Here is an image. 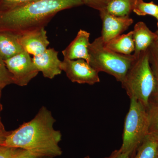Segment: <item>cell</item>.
Masks as SVG:
<instances>
[{
    "instance_id": "1",
    "label": "cell",
    "mask_w": 158,
    "mask_h": 158,
    "mask_svg": "<svg viewBox=\"0 0 158 158\" xmlns=\"http://www.w3.org/2000/svg\"><path fill=\"white\" fill-rule=\"evenodd\" d=\"M56 122L52 112L43 106L33 119L11 131L3 145L39 155L53 158L59 156L62 153L59 146L62 134L54 129Z\"/></svg>"
},
{
    "instance_id": "2",
    "label": "cell",
    "mask_w": 158,
    "mask_h": 158,
    "mask_svg": "<svg viewBox=\"0 0 158 158\" xmlns=\"http://www.w3.org/2000/svg\"><path fill=\"white\" fill-rule=\"evenodd\" d=\"M83 5V0H37L0 12V32L21 36L45 27L59 11Z\"/></svg>"
},
{
    "instance_id": "3",
    "label": "cell",
    "mask_w": 158,
    "mask_h": 158,
    "mask_svg": "<svg viewBox=\"0 0 158 158\" xmlns=\"http://www.w3.org/2000/svg\"><path fill=\"white\" fill-rule=\"evenodd\" d=\"M130 99H135L147 109L156 89V81L149 62V49L135 57L121 82Z\"/></svg>"
},
{
    "instance_id": "4",
    "label": "cell",
    "mask_w": 158,
    "mask_h": 158,
    "mask_svg": "<svg viewBox=\"0 0 158 158\" xmlns=\"http://www.w3.org/2000/svg\"><path fill=\"white\" fill-rule=\"evenodd\" d=\"M88 50L90 66L98 73L112 76L120 83L135 59L133 55H123L107 48L101 37L90 44Z\"/></svg>"
},
{
    "instance_id": "5",
    "label": "cell",
    "mask_w": 158,
    "mask_h": 158,
    "mask_svg": "<svg viewBox=\"0 0 158 158\" xmlns=\"http://www.w3.org/2000/svg\"><path fill=\"white\" fill-rule=\"evenodd\" d=\"M130 108L125 119L120 149L133 158L148 135V114L146 109L135 99H130Z\"/></svg>"
},
{
    "instance_id": "6",
    "label": "cell",
    "mask_w": 158,
    "mask_h": 158,
    "mask_svg": "<svg viewBox=\"0 0 158 158\" xmlns=\"http://www.w3.org/2000/svg\"><path fill=\"white\" fill-rule=\"evenodd\" d=\"M4 62L12 76L13 84L21 87L28 85L39 72L30 54L24 50Z\"/></svg>"
},
{
    "instance_id": "7",
    "label": "cell",
    "mask_w": 158,
    "mask_h": 158,
    "mask_svg": "<svg viewBox=\"0 0 158 158\" xmlns=\"http://www.w3.org/2000/svg\"><path fill=\"white\" fill-rule=\"evenodd\" d=\"M61 68L73 83L94 85L100 81L98 72L85 59H64L61 63Z\"/></svg>"
},
{
    "instance_id": "8",
    "label": "cell",
    "mask_w": 158,
    "mask_h": 158,
    "mask_svg": "<svg viewBox=\"0 0 158 158\" xmlns=\"http://www.w3.org/2000/svg\"><path fill=\"white\" fill-rule=\"evenodd\" d=\"M99 12L102 21L101 37L105 43L121 35L134 22L129 16L118 17L112 15L105 10Z\"/></svg>"
},
{
    "instance_id": "9",
    "label": "cell",
    "mask_w": 158,
    "mask_h": 158,
    "mask_svg": "<svg viewBox=\"0 0 158 158\" xmlns=\"http://www.w3.org/2000/svg\"><path fill=\"white\" fill-rule=\"evenodd\" d=\"M32 60L37 70L45 78L52 79L62 73V61L58 58V52L53 48H48L42 53L34 56Z\"/></svg>"
},
{
    "instance_id": "10",
    "label": "cell",
    "mask_w": 158,
    "mask_h": 158,
    "mask_svg": "<svg viewBox=\"0 0 158 158\" xmlns=\"http://www.w3.org/2000/svg\"><path fill=\"white\" fill-rule=\"evenodd\" d=\"M19 39L24 50L34 56L46 50L50 44L45 27L26 33L19 36Z\"/></svg>"
},
{
    "instance_id": "11",
    "label": "cell",
    "mask_w": 158,
    "mask_h": 158,
    "mask_svg": "<svg viewBox=\"0 0 158 158\" xmlns=\"http://www.w3.org/2000/svg\"><path fill=\"white\" fill-rule=\"evenodd\" d=\"M90 33L83 30H80L76 37L64 50L62 51L64 59L69 60L83 59L89 63L90 56L89 54Z\"/></svg>"
},
{
    "instance_id": "12",
    "label": "cell",
    "mask_w": 158,
    "mask_h": 158,
    "mask_svg": "<svg viewBox=\"0 0 158 158\" xmlns=\"http://www.w3.org/2000/svg\"><path fill=\"white\" fill-rule=\"evenodd\" d=\"M133 32L135 43L134 56H138L141 52L147 50L156 41L157 34L151 31L144 22H139L136 24Z\"/></svg>"
},
{
    "instance_id": "13",
    "label": "cell",
    "mask_w": 158,
    "mask_h": 158,
    "mask_svg": "<svg viewBox=\"0 0 158 158\" xmlns=\"http://www.w3.org/2000/svg\"><path fill=\"white\" fill-rule=\"evenodd\" d=\"M19 38L18 35L8 32H0V57L4 61L24 51Z\"/></svg>"
},
{
    "instance_id": "14",
    "label": "cell",
    "mask_w": 158,
    "mask_h": 158,
    "mask_svg": "<svg viewBox=\"0 0 158 158\" xmlns=\"http://www.w3.org/2000/svg\"><path fill=\"white\" fill-rule=\"evenodd\" d=\"M104 44L107 48L118 53L131 55L135 49L132 31L127 34L119 35L109 42L104 43Z\"/></svg>"
},
{
    "instance_id": "15",
    "label": "cell",
    "mask_w": 158,
    "mask_h": 158,
    "mask_svg": "<svg viewBox=\"0 0 158 158\" xmlns=\"http://www.w3.org/2000/svg\"><path fill=\"white\" fill-rule=\"evenodd\" d=\"M136 0H110L105 11L118 17L129 16L133 11Z\"/></svg>"
},
{
    "instance_id": "16",
    "label": "cell",
    "mask_w": 158,
    "mask_h": 158,
    "mask_svg": "<svg viewBox=\"0 0 158 158\" xmlns=\"http://www.w3.org/2000/svg\"><path fill=\"white\" fill-rule=\"evenodd\" d=\"M148 114V135L158 141V98L151 97L147 109Z\"/></svg>"
},
{
    "instance_id": "17",
    "label": "cell",
    "mask_w": 158,
    "mask_h": 158,
    "mask_svg": "<svg viewBox=\"0 0 158 158\" xmlns=\"http://www.w3.org/2000/svg\"><path fill=\"white\" fill-rule=\"evenodd\" d=\"M158 141L148 135L133 158H158Z\"/></svg>"
},
{
    "instance_id": "18",
    "label": "cell",
    "mask_w": 158,
    "mask_h": 158,
    "mask_svg": "<svg viewBox=\"0 0 158 158\" xmlns=\"http://www.w3.org/2000/svg\"><path fill=\"white\" fill-rule=\"evenodd\" d=\"M133 11L138 15H150L156 18L158 6L153 2H145L143 0H136Z\"/></svg>"
},
{
    "instance_id": "19",
    "label": "cell",
    "mask_w": 158,
    "mask_h": 158,
    "mask_svg": "<svg viewBox=\"0 0 158 158\" xmlns=\"http://www.w3.org/2000/svg\"><path fill=\"white\" fill-rule=\"evenodd\" d=\"M149 62L156 81V89L151 97L158 98V45L153 43L149 48Z\"/></svg>"
},
{
    "instance_id": "20",
    "label": "cell",
    "mask_w": 158,
    "mask_h": 158,
    "mask_svg": "<svg viewBox=\"0 0 158 158\" xmlns=\"http://www.w3.org/2000/svg\"><path fill=\"white\" fill-rule=\"evenodd\" d=\"M12 84L13 79L11 73L6 67L4 60L0 57V90Z\"/></svg>"
},
{
    "instance_id": "21",
    "label": "cell",
    "mask_w": 158,
    "mask_h": 158,
    "mask_svg": "<svg viewBox=\"0 0 158 158\" xmlns=\"http://www.w3.org/2000/svg\"><path fill=\"white\" fill-rule=\"evenodd\" d=\"M37 0H0V12L25 6Z\"/></svg>"
},
{
    "instance_id": "22",
    "label": "cell",
    "mask_w": 158,
    "mask_h": 158,
    "mask_svg": "<svg viewBox=\"0 0 158 158\" xmlns=\"http://www.w3.org/2000/svg\"><path fill=\"white\" fill-rule=\"evenodd\" d=\"M22 148L0 145V158H13Z\"/></svg>"
},
{
    "instance_id": "23",
    "label": "cell",
    "mask_w": 158,
    "mask_h": 158,
    "mask_svg": "<svg viewBox=\"0 0 158 158\" xmlns=\"http://www.w3.org/2000/svg\"><path fill=\"white\" fill-rule=\"evenodd\" d=\"M110 0H83L84 5L98 10L103 11Z\"/></svg>"
},
{
    "instance_id": "24",
    "label": "cell",
    "mask_w": 158,
    "mask_h": 158,
    "mask_svg": "<svg viewBox=\"0 0 158 158\" xmlns=\"http://www.w3.org/2000/svg\"><path fill=\"white\" fill-rule=\"evenodd\" d=\"M13 158H53L51 157L39 155L29 151L22 149Z\"/></svg>"
},
{
    "instance_id": "25",
    "label": "cell",
    "mask_w": 158,
    "mask_h": 158,
    "mask_svg": "<svg viewBox=\"0 0 158 158\" xmlns=\"http://www.w3.org/2000/svg\"><path fill=\"white\" fill-rule=\"evenodd\" d=\"M11 131H6L2 120H0V145L4 144L7 137L9 135Z\"/></svg>"
},
{
    "instance_id": "26",
    "label": "cell",
    "mask_w": 158,
    "mask_h": 158,
    "mask_svg": "<svg viewBox=\"0 0 158 158\" xmlns=\"http://www.w3.org/2000/svg\"><path fill=\"white\" fill-rule=\"evenodd\" d=\"M104 158H131L127 154L123 152L120 148L115 150L108 156Z\"/></svg>"
},
{
    "instance_id": "27",
    "label": "cell",
    "mask_w": 158,
    "mask_h": 158,
    "mask_svg": "<svg viewBox=\"0 0 158 158\" xmlns=\"http://www.w3.org/2000/svg\"><path fill=\"white\" fill-rule=\"evenodd\" d=\"M2 90H0V120H1V112H2V110H3L2 105V103H1V98H2Z\"/></svg>"
},
{
    "instance_id": "28",
    "label": "cell",
    "mask_w": 158,
    "mask_h": 158,
    "mask_svg": "<svg viewBox=\"0 0 158 158\" xmlns=\"http://www.w3.org/2000/svg\"><path fill=\"white\" fill-rule=\"evenodd\" d=\"M156 19L158 20V23H157L158 30H157V31L156 32V34H157V35H158V15Z\"/></svg>"
},
{
    "instance_id": "29",
    "label": "cell",
    "mask_w": 158,
    "mask_h": 158,
    "mask_svg": "<svg viewBox=\"0 0 158 158\" xmlns=\"http://www.w3.org/2000/svg\"><path fill=\"white\" fill-rule=\"evenodd\" d=\"M158 35L157 38L156 40V41H155V42L158 45V35Z\"/></svg>"
},
{
    "instance_id": "30",
    "label": "cell",
    "mask_w": 158,
    "mask_h": 158,
    "mask_svg": "<svg viewBox=\"0 0 158 158\" xmlns=\"http://www.w3.org/2000/svg\"><path fill=\"white\" fill-rule=\"evenodd\" d=\"M84 158H91L90 157V156H85V157Z\"/></svg>"
},
{
    "instance_id": "31",
    "label": "cell",
    "mask_w": 158,
    "mask_h": 158,
    "mask_svg": "<svg viewBox=\"0 0 158 158\" xmlns=\"http://www.w3.org/2000/svg\"></svg>"
}]
</instances>
